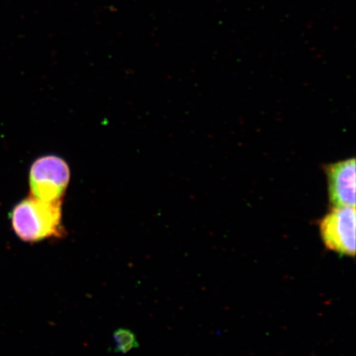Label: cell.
Segmentation results:
<instances>
[{"instance_id":"cell-1","label":"cell","mask_w":356,"mask_h":356,"mask_svg":"<svg viewBox=\"0 0 356 356\" xmlns=\"http://www.w3.org/2000/svg\"><path fill=\"white\" fill-rule=\"evenodd\" d=\"M11 224L17 237L24 242L64 237L62 202H43L31 195L13 208Z\"/></svg>"},{"instance_id":"cell-2","label":"cell","mask_w":356,"mask_h":356,"mask_svg":"<svg viewBox=\"0 0 356 356\" xmlns=\"http://www.w3.org/2000/svg\"><path fill=\"white\" fill-rule=\"evenodd\" d=\"M70 180V168L64 159L55 155L44 156L31 167V195L43 202H62Z\"/></svg>"},{"instance_id":"cell-3","label":"cell","mask_w":356,"mask_h":356,"mask_svg":"<svg viewBox=\"0 0 356 356\" xmlns=\"http://www.w3.org/2000/svg\"><path fill=\"white\" fill-rule=\"evenodd\" d=\"M355 207H332L319 224L325 246L341 255L355 257Z\"/></svg>"},{"instance_id":"cell-4","label":"cell","mask_w":356,"mask_h":356,"mask_svg":"<svg viewBox=\"0 0 356 356\" xmlns=\"http://www.w3.org/2000/svg\"><path fill=\"white\" fill-rule=\"evenodd\" d=\"M355 159L327 167L329 200L333 207H355Z\"/></svg>"},{"instance_id":"cell-5","label":"cell","mask_w":356,"mask_h":356,"mask_svg":"<svg viewBox=\"0 0 356 356\" xmlns=\"http://www.w3.org/2000/svg\"><path fill=\"white\" fill-rule=\"evenodd\" d=\"M113 340L118 351L127 353L138 346L136 338L134 334L126 329H119L114 333Z\"/></svg>"}]
</instances>
